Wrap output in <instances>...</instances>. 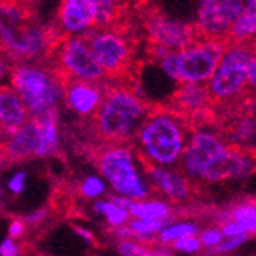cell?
<instances>
[{"mask_svg":"<svg viewBox=\"0 0 256 256\" xmlns=\"http://www.w3.org/2000/svg\"><path fill=\"white\" fill-rule=\"evenodd\" d=\"M63 36L42 26L28 5L0 0V51L16 64L46 66L57 54Z\"/></svg>","mask_w":256,"mask_h":256,"instance_id":"cell-1","label":"cell"},{"mask_svg":"<svg viewBox=\"0 0 256 256\" xmlns=\"http://www.w3.org/2000/svg\"><path fill=\"white\" fill-rule=\"evenodd\" d=\"M155 106L124 84H106L96 114L89 118L102 146H132Z\"/></svg>","mask_w":256,"mask_h":256,"instance_id":"cell-2","label":"cell"},{"mask_svg":"<svg viewBox=\"0 0 256 256\" xmlns=\"http://www.w3.org/2000/svg\"><path fill=\"white\" fill-rule=\"evenodd\" d=\"M254 60V43L228 44L212 78L207 82L212 108L224 110L254 103L248 94V68ZM253 90V88H250Z\"/></svg>","mask_w":256,"mask_h":256,"instance_id":"cell-3","label":"cell"},{"mask_svg":"<svg viewBox=\"0 0 256 256\" xmlns=\"http://www.w3.org/2000/svg\"><path fill=\"white\" fill-rule=\"evenodd\" d=\"M189 130L184 120L166 108H156L140 129L135 140L140 142L142 152L154 164H174L180 161L182 149L188 142L186 132Z\"/></svg>","mask_w":256,"mask_h":256,"instance_id":"cell-4","label":"cell"},{"mask_svg":"<svg viewBox=\"0 0 256 256\" xmlns=\"http://www.w3.org/2000/svg\"><path fill=\"white\" fill-rule=\"evenodd\" d=\"M228 43L220 40H196L181 51L152 48L162 71L178 83L202 84L212 78Z\"/></svg>","mask_w":256,"mask_h":256,"instance_id":"cell-5","label":"cell"},{"mask_svg":"<svg viewBox=\"0 0 256 256\" xmlns=\"http://www.w3.org/2000/svg\"><path fill=\"white\" fill-rule=\"evenodd\" d=\"M11 88L28 109L30 118L37 123L57 120L60 88L50 68L37 64H14L10 69Z\"/></svg>","mask_w":256,"mask_h":256,"instance_id":"cell-6","label":"cell"},{"mask_svg":"<svg viewBox=\"0 0 256 256\" xmlns=\"http://www.w3.org/2000/svg\"><path fill=\"white\" fill-rule=\"evenodd\" d=\"M109 82H124L132 69L134 48L118 30H97L80 36Z\"/></svg>","mask_w":256,"mask_h":256,"instance_id":"cell-7","label":"cell"},{"mask_svg":"<svg viewBox=\"0 0 256 256\" xmlns=\"http://www.w3.org/2000/svg\"><path fill=\"white\" fill-rule=\"evenodd\" d=\"M96 164L112 188L129 200H144L148 186L136 175L130 149L126 146H102L92 155Z\"/></svg>","mask_w":256,"mask_h":256,"instance_id":"cell-8","label":"cell"},{"mask_svg":"<svg viewBox=\"0 0 256 256\" xmlns=\"http://www.w3.org/2000/svg\"><path fill=\"white\" fill-rule=\"evenodd\" d=\"M247 10H256V0H201L195 25L198 38L228 43L230 25Z\"/></svg>","mask_w":256,"mask_h":256,"instance_id":"cell-9","label":"cell"},{"mask_svg":"<svg viewBox=\"0 0 256 256\" xmlns=\"http://www.w3.org/2000/svg\"><path fill=\"white\" fill-rule=\"evenodd\" d=\"M56 57L57 60L54 66H57L68 77L90 83L104 82L102 68L97 64L86 42L80 36L64 37Z\"/></svg>","mask_w":256,"mask_h":256,"instance_id":"cell-10","label":"cell"},{"mask_svg":"<svg viewBox=\"0 0 256 256\" xmlns=\"http://www.w3.org/2000/svg\"><path fill=\"white\" fill-rule=\"evenodd\" d=\"M144 30L152 48L166 51H181L200 40L195 25L174 20L156 11H150L144 17Z\"/></svg>","mask_w":256,"mask_h":256,"instance_id":"cell-11","label":"cell"},{"mask_svg":"<svg viewBox=\"0 0 256 256\" xmlns=\"http://www.w3.org/2000/svg\"><path fill=\"white\" fill-rule=\"evenodd\" d=\"M168 110L175 114L176 117L181 120L188 122L195 117L196 114L212 108L210 96H208V90L206 84H198V83H180V86L175 89L172 97L169 98Z\"/></svg>","mask_w":256,"mask_h":256,"instance_id":"cell-12","label":"cell"},{"mask_svg":"<svg viewBox=\"0 0 256 256\" xmlns=\"http://www.w3.org/2000/svg\"><path fill=\"white\" fill-rule=\"evenodd\" d=\"M136 152V156L140 158V161L143 162L144 169L148 170V174L150 175L154 186H155V192L160 194H164L166 196H169L174 201H182V200H188L194 190H195V186L194 182L184 176L181 172H172L168 169H162L156 164H154L152 161H149L142 152Z\"/></svg>","mask_w":256,"mask_h":256,"instance_id":"cell-13","label":"cell"},{"mask_svg":"<svg viewBox=\"0 0 256 256\" xmlns=\"http://www.w3.org/2000/svg\"><path fill=\"white\" fill-rule=\"evenodd\" d=\"M38 143H40V124L32 118H28L16 132L5 136L2 142V149L8 166L12 164V162L36 156Z\"/></svg>","mask_w":256,"mask_h":256,"instance_id":"cell-14","label":"cell"},{"mask_svg":"<svg viewBox=\"0 0 256 256\" xmlns=\"http://www.w3.org/2000/svg\"><path fill=\"white\" fill-rule=\"evenodd\" d=\"M60 26L68 34L83 36L96 28L97 8L94 0H63L60 12Z\"/></svg>","mask_w":256,"mask_h":256,"instance_id":"cell-15","label":"cell"},{"mask_svg":"<svg viewBox=\"0 0 256 256\" xmlns=\"http://www.w3.org/2000/svg\"><path fill=\"white\" fill-rule=\"evenodd\" d=\"M30 118L28 109L17 92L10 86H0V129L8 136Z\"/></svg>","mask_w":256,"mask_h":256,"instance_id":"cell-16","label":"cell"},{"mask_svg":"<svg viewBox=\"0 0 256 256\" xmlns=\"http://www.w3.org/2000/svg\"><path fill=\"white\" fill-rule=\"evenodd\" d=\"M256 31V11L247 10L240 14L230 25L227 40L230 44L235 43H253Z\"/></svg>","mask_w":256,"mask_h":256,"instance_id":"cell-17","label":"cell"},{"mask_svg":"<svg viewBox=\"0 0 256 256\" xmlns=\"http://www.w3.org/2000/svg\"><path fill=\"white\" fill-rule=\"evenodd\" d=\"M40 124V143L36 152V156H46L56 154L58 148V135H57V120L42 122Z\"/></svg>","mask_w":256,"mask_h":256,"instance_id":"cell-18","label":"cell"},{"mask_svg":"<svg viewBox=\"0 0 256 256\" xmlns=\"http://www.w3.org/2000/svg\"><path fill=\"white\" fill-rule=\"evenodd\" d=\"M97 8L96 26L102 30H112L120 16V6L117 0H94Z\"/></svg>","mask_w":256,"mask_h":256,"instance_id":"cell-19","label":"cell"},{"mask_svg":"<svg viewBox=\"0 0 256 256\" xmlns=\"http://www.w3.org/2000/svg\"><path fill=\"white\" fill-rule=\"evenodd\" d=\"M130 214L142 220H160L166 218L170 212V207L164 202L152 201V202H132Z\"/></svg>","mask_w":256,"mask_h":256,"instance_id":"cell-20","label":"cell"},{"mask_svg":"<svg viewBox=\"0 0 256 256\" xmlns=\"http://www.w3.org/2000/svg\"><path fill=\"white\" fill-rule=\"evenodd\" d=\"M198 234V227L195 224H175L170 227H166L161 230L160 234V241L164 242H172L175 240L184 238V236H195Z\"/></svg>","mask_w":256,"mask_h":256,"instance_id":"cell-21","label":"cell"},{"mask_svg":"<svg viewBox=\"0 0 256 256\" xmlns=\"http://www.w3.org/2000/svg\"><path fill=\"white\" fill-rule=\"evenodd\" d=\"M228 220H234V222H238V224H244L254 232V228H256L254 201L252 200L250 204L247 202V204H242V206H238L236 208H234L232 214L228 215Z\"/></svg>","mask_w":256,"mask_h":256,"instance_id":"cell-22","label":"cell"},{"mask_svg":"<svg viewBox=\"0 0 256 256\" xmlns=\"http://www.w3.org/2000/svg\"><path fill=\"white\" fill-rule=\"evenodd\" d=\"M96 210L97 212H103L106 215L108 221L112 226H122L129 218L128 210H123V208L114 206L112 202H103V201H100V202L96 204Z\"/></svg>","mask_w":256,"mask_h":256,"instance_id":"cell-23","label":"cell"},{"mask_svg":"<svg viewBox=\"0 0 256 256\" xmlns=\"http://www.w3.org/2000/svg\"><path fill=\"white\" fill-rule=\"evenodd\" d=\"M169 220H138L130 222V230L135 234H143V235H154L156 232H161L164 228L166 222Z\"/></svg>","mask_w":256,"mask_h":256,"instance_id":"cell-24","label":"cell"},{"mask_svg":"<svg viewBox=\"0 0 256 256\" xmlns=\"http://www.w3.org/2000/svg\"><path fill=\"white\" fill-rule=\"evenodd\" d=\"M118 250L123 256H144L148 252V247L143 244H136L134 241H122L118 246Z\"/></svg>","mask_w":256,"mask_h":256,"instance_id":"cell-25","label":"cell"},{"mask_svg":"<svg viewBox=\"0 0 256 256\" xmlns=\"http://www.w3.org/2000/svg\"><path fill=\"white\" fill-rule=\"evenodd\" d=\"M103 189H104V186H103L102 180H98L96 176L88 178L82 186V192L84 196H97L103 192Z\"/></svg>","mask_w":256,"mask_h":256,"instance_id":"cell-26","label":"cell"},{"mask_svg":"<svg viewBox=\"0 0 256 256\" xmlns=\"http://www.w3.org/2000/svg\"><path fill=\"white\" fill-rule=\"evenodd\" d=\"M248 232L253 235V230L248 228L244 224H238V222H227L222 230H221V235L222 236H228V238H234V236H240V235H248Z\"/></svg>","mask_w":256,"mask_h":256,"instance_id":"cell-27","label":"cell"},{"mask_svg":"<svg viewBox=\"0 0 256 256\" xmlns=\"http://www.w3.org/2000/svg\"><path fill=\"white\" fill-rule=\"evenodd\" d=\"M174 248L176 250H182V252H196L200 250L201 247V242L198 238L195 236H184V238H180V240H175L174 244H172Z\"/></svg>","mask_w":256,"mask_h":256,"instance_id":"cell-28","label":"cell"},{"mask_svg":"<svg viewBox=\"0 0 256 256\" xmlns=\"http://www.w3.org/2000/svg\"><path fill=\"white\" fill-rule=\"evenodd\" d=\"M248 240V235H240V236H234L228 242H224V244H218L212 248V253H224V252H228V250H234L236 247H240L242 242H246Z\"/></svg>","mask_w":256,"mask_h":256,"instance_id":"cell-29","label":"cell"},{"mask_svg":"<svg viewBox=\"0 0 256 256\" xmlns=\"http://www.w3.org/2000/svg\"><path fill=\"white\" fill-rule=\"evenodd\" d=\"M222 240V235L220 230H215V228H210V230H206L204 234L201 235V240L200 242L206 247H215L221 242Z\"/></svg>","mask_w":256,"mask_h":256,"instance_id":"cell-30","label":"cell"},{"mask_svg":"<svg viewBox=\"0 0 256 256\" xmlns=\"http://www.w3.org/2000/svg\"><path fill=\"white\" fill-rule=\"evenodd\" d=\"M25 174L23 172H18V174H16L12 178H11V181H10V189L14 192V194H20L22 192V189H23V184H25Z\"/></svg>","mask_w":256,"mask_h":256,"instance_id":"cell-31","label":"cell"},{"mask_svg":"<svg viewBox=\"0 0 256 256\" xmlns=\"http://www.w3.org/2000/svg\"><path fill=\"white\" fill-rule=\"evenodd\" d=\"M0 254L2 256H16L17 254V248H16V244L12 242L11 238L5 240L4 244L0 246Z\"/></svg>","mask_w":256,"mask_h":256,"instance_id":"cell-32","label":"cell"},{"mask_svg":"<svg viewBox=\"0 0 256 256\" xmlns=\"http://www.w3.org/2000/svg\"><path fill=\"white\" fill-rule=\"evenodd\" d=\"M11 69V64H10V58L0 51V80H2Z\"/></svg>","mask_w":256,"mask_h":256,"instance_id":"cell-33","label":"cell"},{"mask_svg":"<svg viewBox=\"0 0 256 256\" xmlns=\"http://www.w3.org/2000/svg\"><path fill=\"white\" fill-rule=\"evenodd\" d=\"M23 232H25V224L20 222V221H14L10 227V235L11 238H18L23 235Z\"/></svg>","mask_w":256,"mask_h":256,"instance_id":"cell-34","label":"cell"},{"mask_svg":"<svg viewBox=\"0 0 256 256\" xmlns=\"http://www.w3.org/2000/svg\"><path fill=\"white\" fill-rule=\"evenodd\" d=\"M110 202L114 206H117L120 208H123V210H126V208H129L132 206V200L126 198V196H112Z\"/></svg>","mask_w":256,"mask_h":256,"instance_id":"cell-35","label":"cell"},{"mask_svg":"<svg viewBox=\"0 0 256 256\" xmlns=\"http://www.w3.org/2000/svg\"><path fill=\"white\" fill-rule=\"evenodd\" d=\"M254 80H256V58L250 63V68H248V84L253 89H254Z\"/></svg>","mask_w":256,"mask_h":256,"instance_id":"cell-36","label":"cell"},{"mask_svg":"<svg viewBox=\"0 0 256 256\" xmlns=\"http://www.w3.org/2000/svg\"><path fill=\"white\" fill-rule=\"evenodd\" d=\"M144 256H174V254L164 250H148Z\"/></svg>","mask_w":256,"mask_h":256,"instance_id":"cell-37","label":"cell"},{"mask_svg":"<svg viewBox=\"0 0 256 256\" xmlns=\"http://www.w3.org/2000/svg\"><path fill=\"white\" fill-rule=\"evenodd\" d=\"M43 216H44V210H42V212L38 210V212H36L34 215H31V216H28L26 220H28L30 222H38V221H40V220H42Z\"/></svg>","mask_w":256,"mask_h":256,"instance_id":"cell-38","label":"cell"},{"mask_svg":"<svg viewBox=\"0 0 256 256\" xmlns=\"http://www.w3.org/2000/svg\"><path fill=\"white\" fill-rule=\"evenodd\" d=\"M77 232H78L80 235H83V236H84L86 240H90V238H92V236H90V234H89V232H86V230H83V228H78V227H77Z\"/></svg>","mask_w":256,"mask_h":256,"instance_id":"cell-39","label":"cell"},{"mask_svg":"<svg viewBox=\"0 0 256 256\" xmlns=\"http://www.w3.org/2000/svg\"><path fill=\"white\" fill-rule=\"evenodd\" d=\"M10 2H17V4H28V0H10Z\"/></svg>","mask_w":256,"mask_h":256,"instance_id":"cell-40","label":"cell"},{"mask_svg":"<svg viewBox=\"0 0 256 256\" xmlns=\"http://www.w3.org/2000/svg\"><path fill=\"white\" fill-rule=\"evenodd\" d=\"M4 138H5V135H4L2 129H0V144H2V142H4Z\"/></svg>","mask_w":256,"mask_h":256,"instance_id":"cell-41","label":"cell"}]
</instances>
